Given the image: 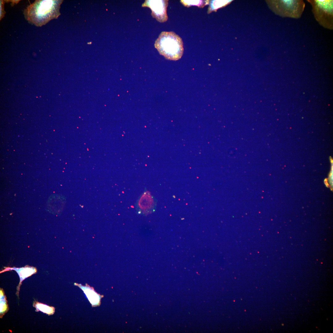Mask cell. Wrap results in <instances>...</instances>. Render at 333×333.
I'll return each mask as SVG.
<instances>
[{
    "mask_svg": "<svg viewBox=\"0 0 333 333\" xmlns=\"http://www.w3.org/2000/svg\"><path fill=\"white\" fill-rule=\"evenodd\" d=\"M63 0H36L24 11L25 18L31 24L41 27L60 14V6Z\"/></svg>",
    "mask_w": 333,
    "mask_h": 333,
    "instance_id": "6da1fadb",
    "label": "cell"
},
{
    "mask_svg": "<svg viewBox=\"0 0 333 333\" xmlns=\"http://www.w3.org/2000/svg\"><path fill=\"white\" fill-rule=\"evenodd\" d=\"M154 47L166 59L176 60L182 56L183 43L181 38L172 31H163L156 40Z\"/></svg>",
    "mask_w": 333,
    "mask_h": 333,
    "instance_id": "7a4b0ae2",
    "label": "cell"
},
{
    "mask_svg": "<svg viewBox=\"0 0 333 333\" xmlns=\"http://www.w3.org/2000/svg\"><path fill=\"white\" fill-rule=\"evenodd\" d=\"M270 9L276 14L284 17L300 18L304 10L305 3L302 0L267 1Z\"/></svg>",
    "mask_w": 333,
    "mask_h": 333,
    "instance_id": "3957f363",
    "label": "cell"
},
{
    "mask_svg": "<svg viewBox=\"0 0 333 333\" xmlns=\"http://www.w3.org/2000/svg\"><path fill=\"white\" fill-rule=\"evenodd\" d=\"M312 7V11L316 20L324 27L333 29V1L307 0Z\"/></svg>",
    "mask_w": 333,
    "mask_h": 333,
    "instance_id": "277c9868",
    "label": "cell"
},
{
    "mask_svg": "<svg viewBox=\"0 0 333 333\" xmlns=\"http://www.w3.org/2000/svg\"><path fill=\"white\" fill-rule=\"evenodd\" d=\"M168 5V0H146L142 6L150 8L152 17L159 22L163 23L168 19L166 13Z\"/></svg>",
    "mask_w": 333,
    "mask_h": 333,
    "instance_id": "5b68a950",
    "label": "cell"
},
{
    "mask_svg": "<svg viewBox=\"0 0 333 333\" xmlns=\"http://www.w3.org/2000/svg\"><path fill=\"white\" fill-rule=\"evenodd\" d=\"M65 203V199L62 195H56L51 196L48 199L47 205L50 208L62 209Z\"/></svg>",
    "mask_w": 333,
    "mask_h": 333,
    "instance_id": "8992f818",
    "label": "cell"
},
{
    "mask_svg": "<svg viewBox=\"0 0 333 333\" xmlns=\"http://www.w3.org/2000/svg\"><path fill=\"white\" fill-rule=\"evenodd\" d=\"M232 1L230 0H212L210 2L208 10V13L216 10L224 6Z\"/></svg>",
    "mask_w": 333,
    "mask_h": 333,
    "instance_id": "52a82bcc",
    "label": "cell"
},
{
    "mask_svg": "<svg viewBox=\"0 0 333 333\" xmlns=\"http://www.w3.org/2000/svg\"><path fill=\"white\" fill-rule=\"evenodd\" d=\"M181 2L185 6L189 7L192 5L196 6L199 7H203L208 4L209 1L201 0H181Z\"/></svg>",
    "mask_w": 333,
    "mask_h": 333,
    "instance_id": "ba28073f",
    "label": "cell"
},
{
    "mask_svg": "<svg viewBox=\"0 0 333 333\" xmlns=\"http://www.w3.org/2000/svg\"><path fill=\"white\" fill-rule=\"evenodd\" d=\"M4 1L0 0V19L3 17L4 14Z\"/></svg>",
    "mask_w": 333,
    "mask_h": 333,
    "instance_id": "9c48e42d",
    "label": "cell"
}]
</instances>
